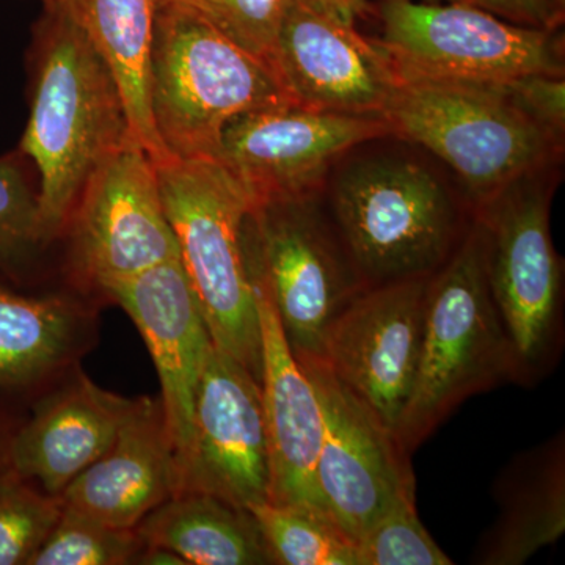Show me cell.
Listing matches in <instances>:
<instances>
[{
  "label": "cell",
  "instance_id": "1",
  "mask_svg": "<svg viewBox=\"0 0 565 565\" xmlns=\"http://www.w3.org/2000/svg\"><path fill=\"white\" fill-rule=\"evenodd\" d=\"M39 81L21 148L36 163L40 243L71 221L85 184L131 139L114 74L65 7L50 2Z\"/></svg>",
  "mask_w": 565,
  "mask_h": 565
},
{
  "label": "cell",
  "instance_id": "2",
  "mask_svg": "<svg viewBox=\"0 0 565 565\" xmlns=\"http://www.w3.org/2000/svg\"><path fill=\"white\" fill-rule=\"evenodd\" d=\"M504 381L516 382L514 355L490 291L486 225L476 215L430 277L418 373L397 440L414 451L457 405Z\"/></svg>",
  "mask_w": 565,
  "mask_h": 565
},
{
  "label": "cell",
  "instance_id": "3",
  "mask_svg": "<svg viewBox=\"0 0 565 565\" xmlns=\"http://www.w3.org/2000/svg\"><path fill=\"white\" fill-rule=\"evenodd\" d=\"M273 70L184 0H158L150 55L156 132L174 159L214 158L226 122L288 104Z\"/></svg>",
  "mask_w": 565,
  "mask_h": 565
},
{
  "label": "cell",
  "instance_id": "4",
  "mask_svg": "<svg viewBox=\"0 0 565 565\" xmlns=\"http://www.w3.org/2000/svg\"><path fill=\"white\" fill-rule=\"evenodd\" d=\"M163 210L196 294L212 343L262 384L258 300L245 250L247 193L215 158L158 166Z\"/></svg>",
  "mask_w": 565,
  "mask_h": 565
},
{
  "label": "cell",
  "instance_id": "5",
  "mask_svg": "<svg viewBox=\"0 0 565 565\" xmlns=\"http://www.w3.org/2000/svg\"><path fill=\"white\" fill-rule=\"evenodd\" d=\"M384 120L390 132L448 163L479 207L511 182L544 169L563 141L516 104L505 82L473 84L399 74Z\"/></svg>",
  "mask_w": 565,
  "mask_h": 565
},
{
  "label": "cell",
  "instance_id": "6",
  "mask_svg": "<svg viewBox=\"0 0 565 565\" xmlns=\"http://www.w3.org/2000/svg\"><path fill=\"white\" fill-rule=\"evenodd\" d=\"M330 206L366 286L433 275L462 239L445 185L411 159L349 163L332 184Z\"/></svg>",
  "mask_w": 565,
  "mask_h": 565
},
{
  "label": "cell",
  "instance_id": "7",
  "mask_svg": "<svg viewBox=\"0 0 565 565\" xmlns=\"http://www.w3.org/2000/svg\"><path fill=\"white\" fill-rule=\"evenodd\" d=\"M253 281L273 303L297 360H319L330 327L366 289L315 195L262 204L245 218Z\"/></svg>",
  "mask_w": 565,
  "mask_h": 565
},
{
  "label": "cell",
  "instance_id": "8",
  "mask_svg": "<svg viewBox=\"0 0 565 565\" xmlns=\"http://www.w3.org/2000/svg\"><path fill=\"white\" fill-rule=\"evenodd\" d=\"M374 40L401 76L501 84L530 76H564L559 29L515 24L478 7L426 0H379Z\"/></svg>",
  "mask_w": 565,
  "mask_h": 565
},
{
  "label": "cell",
  "instance_id": "9",
  "mask_svg": "<svg viewBox=\"0 0 565 565\" xmlns=\"http://www.w3.org/2000/svg\"><path fill=\"white\" fill-rule=\"evenodd\" d=\"M537 173L505 185L478 212L487 230L490 291L516 382L548 370L563 334V267L550 234V191Z\"/></svg>",
  "mask_w": 565,
  "mask_h": 565
},
{
  "label": "cell",
  "instance_id": "10",
  "mask_svg": "<svg viewBox=\"0 0 565 565\" xmlns=\"http://www.w3.org/2000/svg\"><path fill=\"white\" fill-rule=\"evenodd\" d=\"M388 134L382 117L288 103L245 111L226 122L214 158L239 182L255 210L278 200L316 195L338 158Z\"/></svg>",
  "mask_w": 565,
  "mask_h": 565
},
{
  "label": "cell",
  "instance_id": "11",
  "mask_svg": "<svg viewBox=\"0 0 565 565\" xmlns=\"http://www.w3.org/2000/svg\"><path fill=\"white\" fill-rule=\"evenodd\" d=\"M297 362L313 382L323 412L316 490L327 516L356 544L397 498L415 492L411 452L321 360Z\"/></svg>",
  "mask_w": 565,
  "mask_h": 565
},
{
  "label": "cell",
  "instance_id": "12",
  "mask_svg": "<svg viewBox=\"0 0 565 565\" xmlns=\"http://www.w3.org/2000/svg\"><path fill=\"white\" fill-rule=\"evenodd\" d=\"M70 222L77 267L103 289L180 258L158 166L132 139L92 174Z\"/></svg>",
  "mask_w": 565,
  "mask_h": 565
},
{
  "label": "cell",
  "instance_id": "13",
  "mask_svg": "<svg viewBox=\"0 0 565 565\" xmlns=\"http://www.w3.org/2000/svg\"><path fill=\"white\" fill-rule=\"evenodd\" d=\"M270 70L289 102L307 109L382 117L399 74L374 40L321 0H291Z\"/></svg>",
  "mask_w": 565,
  "mask_h": 565
},
{
  "label": "cell",
  "instance_id": "14",
  "mask_svg": "<svg viewBox=\"0 0 565 565\" xmlns=\"http://www.w3.org/2000/svg\"><path fill=\"white\" fill-rule=\"evenodd\" d=\"M430 277L367 286L330 327L319 359L394 434L418 373Z\"/></svg>",
  "mask_w": 565,
  "mask_h": 565
},
{
  "label": "cell",
  "instance_id": "15",
  "mask_svg": "<svg viewBox=\"0 0 565 565\" xmlns=\"http://www.w3.org/2000/svg\"><path fill=\"white\" fill-rule=\"evenodd\" d=\"M269 482L262 384L212 345L196 388L191 452L178 493L195 490L250 509L269 500Z\"/></svg>",
  "mask_w": 565,
  "mask_h": 565
},
{
  "label": "cell",
  "instance_id": "16",
  "mask_svg": "<svg viewBox=\"0 0 565 565\" xmlns=\"http://www.w3.org/2000/svg\"><path fill=\"white\" fill-rule=\"evenodd\" d=\"M104 291L132 319L151 353L180 490L191 452L196 388L214 345L202 307L180 258L110 282Z\"/></svg>",
  "mask_w": 565,
  "mask_h": 565
},
{
  "label": "cell",
  "instance_id": "17",
  "mask_svg": "<svg viewBox=\"0 0 565 565\" xmlns=\"http://www.w3.org/2000/svg\"><path fill=\"white\" fill-rule=\"evenodd\" d=\"M253 285L262 323V394L270 475L267 501L329 519L315 479L323 440L321 399L294 356L269 297Z\"/></svg>",
  "mask_w": 565,
  "mask_h": 565
},
{
  "label": "cell",
  "instance_id": "18",
  "mask_svg": "<svg viewBox=\"0 0 565 565\" xmlns=\"http://www.w3.org/2000/svg\"><path fill=\"white\" fill-rule=\"evenodd\" d=\"M178 492L172 440L161 399H134L114 444L61 494L63 504L125 530Z\"/></svg>",
  "mask_w": 565,
  "mask_h": 565
},
{
  "label": "cell",
  "instance_id": "19",
  "mask_svg": "<svg viewBox=\"0 0 565 565\" xmlns=\"http://www.w3.org/2000/svg\"><path fill=\"white\" fill-rule=\"evenodd\" d=\"M132 403L85 375H74L11 435V470L43 492L61 497L110 448Z\"/></svg>",
  "mask_w": 565,
  "mask_h": 565
},
{
  "label": "cell",
  "instance_id": "20",
  "mask_svg": "<svg viewBox=\"0 0 565 565\" xmlns=\"http://www.w3.org/2000/svg\"><path fill=\"white\" fill-rule=\"evenodd\" d=\"M109 66L128 117L131 139L156 166L173 161L150 107V55L158 0H61Z\"/></svg>",
  "mask_w": 565,
  "mask_h": 565
},
{
  "label": "cell",
  "instance_id": "21",
  "mask_svg": "<svg viewBox=\"0 0 565 565\" xmlns=\"http://www.w3.org/2000/svg\"><path fill=\"white\" fill-rule=\"evenodd\" d=\"M136 531L145 546L169 550L185 565L273 564L252 512L211 493L173 494Z\"/></svg>",
  "mask_w": 565,
  "mask_h": 565
},
{
  "label": "cell",
  "instance_id": "22",
  "mask_svg": "<svg viewBox=\"0 0 565 565\" xmlns=\"http://www.w3.org/2000/svg\"><path fill=\"white\" fill-rule=\"evenodd\" d=\"M88 323L65 297H25L0 288V386L28 388L68 367Z\"/></svg>",
  "mask_w": 565,
  "mask_h": 565
},
{
  "label": "cell",
  "instance_id": "23",
  "mask_svg": "<svg viewBox=\"0 0 565 565\" xmlns=\"http://www.w3.org/2000/svg\"><path fill=\"white\" fill-rule=\"evenodd\" d=\"M486 544L484 564H522L565 530L563 448L553 446L533 462Z\"/></svg>",
  "mask_w": 565,
  "mask_h": 565
},
{
  "label": "cell",
  "instance_id": "24",
  "mask_svg": "<svg viewBox=\"0 0 565 565\" xmlns=\"http://www.w3.org/2000/svg\"><path fill=\"white\" fill-rule=\"evenodd\" d=\"M273 564L359 565L355 542L326 516L264 501L248 509Z\"/></svg>",
  "mask_w": 565,
  "mask_h": 565
},
{
  "label": "cell",
  "instance_id": "25",
  "mask_svg": "<svg viewBox=\"0 0 565 565\" xmlns=\"http://www.w3.org/2000/svg\"><path fill=\"white\" fill-rule=\"evenodd\" d=\"M143 546L136 530L106 525L63 504L61 519L29 565L134 564Z\"/></svg>",
  "mask_w": 565,
  "mask_h": 565
},
{
  "label": "cell",
  "instance_id": "26",
  "mask_svg": "<svg viewBox=\"0 0 565 565\" xmlns=\"http://www.w3.org/2000/svg\"><path fill=\"white\" fill-rule=\"evenodd\" d=\"M63 501L10 470L0 476V565H29L61 519Z\"/></svg>",
  "mask_w": 565,
  "mask_h": 565
},
{
  "label": "cell",
  "instance_id": "27",
  "mask_svg": "<svg viewBox=\"0 0 565 565\" xmlns=\"http://www.w3.org/2000/svg\"><path fill=\"white\" fill-rule=\"evenodd\" d=\"M359 565H451L419 522L415 492L397 498L356 541Z\"/></svg>",
  "mask_w": 565,
  "mask_h": 565
},
{
  "label": "cell",
  "instance_id": "28",
  "mask_svg": "<svg viewBox=\"0 0 565 565\" xmlns=\"http://www.w3.org/2000/svg\"><path fill=\"white\" fill-rule=\"evenodd\" d=\"M270 68L275 41L291 0H184Z\"/></svg>",
  "mask_w": 565,
  "mask_h": 565
},
{
  "label": "cell",
  "instance_id": "29",
  "mask_svg": "<svg viewBox=\"0 0 565 565\" xmlns=\"http://www.w3.org/2000/svg\"><path fill=\"white\" fill-rule=\"evenodd\" d=\"M40 243L39 193H33L20 167L0 159V262Z\"/></svg>",
  "mask_w": 565,
  "mask_h": 565
},
{
  "label": "cell",
  "instance_id": "30",
  "mask_svg": "<svg viewBox=\"0 0 565 565\" xmlns=\"http://www.w3.org/2000/svg\"><path fill=\"white\" fill-rule=\"evenodd\" d=\"M516 104L550 131L563 137L565 128V81L553 74H530L505 82Z\"/></svg>",
  "mask_w": 565,
  "mask_h": 565
},
{
  "label": "cell",
  "instance_id": "31",
  "mask_svg": "<svg viewBox=\"0 0 565 565\" xmlns=\"http://www.w3.org/2000/svg\"><path fill=\"white\" fill-rule=\"evenodd\" d=\"M426 2L463 3L478 7L515 24L556 31L563 24L564 13L553 0H426Z\"/></svg>",
  "mask_w": 565,
  "mask_h": 565
},
{
  "label": "cell",
  "instance_id": "32",
  "mask_svg": "<svg viewBox=\"0 0 565 565\" xmlns=\"http://www.w3.org/2000/svg\"><path fill=\"white\" fill-rule=\"evenodd\" d=\"M321 2L352 22H355L356 17H362L364 11L370 10V0H321Z\"/></svg>",
  "mask_w": 565,
  "mask_h": 565
},
{
  "label": "cell",
  "instance_id": "33",
  "mask_svg": "<svg viewBox=\"0 0 565 565\" xmlns=\"http://www.w3.org/2000/svg\"><path fill=\"white\" fill-rule=\"evenodd\" d=\"M10 441L11 435L6 433L2 423H0V476L9 473L10 465Z\"/></svg>",
  "mask_w": 565,
  "mask_h": 565
},
{
  "label": "cell",
  "instance_id": "34",
  "mask_svg": "<svg viewBox=\"0 0 565 565\" xmlns=\"http://www.w3.org/2000/svg\"><path fill=\"white\" fill-rule=\"evenodd\" d=\"M553 3H555V6L557 7V9H559L561 11H563L564 13V10H565V0H553Z\"/></svg>",
  "mask_w": 565,
  "mask_h": 565
},
{
  "label": "cell",
  "instance_id": "35",
  "mask_svg": "<svg viewBox=\"0 0 565 565\" xmlns=\"http://www.w3.org/2000/svg\"><path fill=\"white\" fill-rule=\"evenodd\" d=\"M47 3L50 2H61V0H46Z\"/></svg>",
  "mask_w": 565,
  "mask_h": 565
}]
</instances>
